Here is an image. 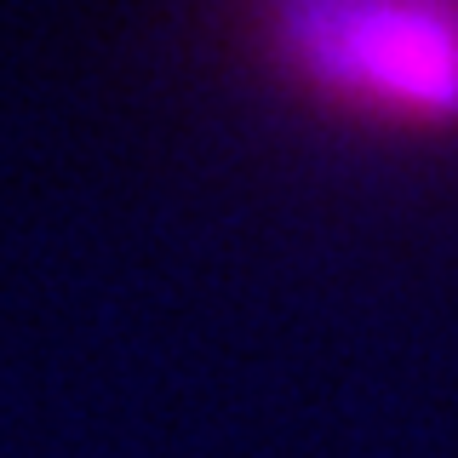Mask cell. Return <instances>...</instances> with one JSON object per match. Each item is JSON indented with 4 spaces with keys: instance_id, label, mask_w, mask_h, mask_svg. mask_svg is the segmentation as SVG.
<instances>
[{
    "instance_id": "1",
    "label": "cell",
    "mask_w": 458,
    "mask_h": 458,
    "mask_svg": "<svg viewBox=\"0 0 458 458\" xmlns=\"http://www.w3.org/2000/svg\"><path fill=\"white\" fill-rule=\"evenodd\" d=\"M269 69L333 109L395 126L458 121V0H286L252 12Z\"/></svg>"
}]
</instances>
